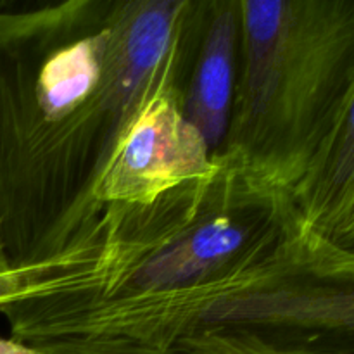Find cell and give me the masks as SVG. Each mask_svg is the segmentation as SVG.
<instances>
[{
    "mask_svg": "<svg viewBox=\"0 0 354 354\" xmlns=\"http://www.w3.org/2000/svg\"><path fill=\"white\" fill-rule=\"evenodd\" d=\"M242 9L248 31L249 90L259 113L270 100L277 73L287 59L296 14L294 3L286 2H248Z\"/></svg>",
    "mask_w": 354,
    "mask_h": 354,
    "instance_id": "7",
    "label": "cell"
},
{
    "mask_svg": "<svg viewBox=\"0 0 354 354\" xmlns=\"http://www.w3.org/2000/svg\"><path fill=\"white\" fill-rule=\"evenodd\" d=\"M7 263L6 259H3V249H2V244H0V268H7Z\"/></svg>",
    "mask_w": 354,
    "mask_h": 354,
    "instance_id": "11",
    "label": "cell"
},
{
    "mask_svg": "<svg viewBox=\"0 0 354 354\" xmlns=\"http://www.w3.org/2000/svg\"><path fill=\"white\" fill-rule=\"evenodd\" d=\"M203 320L218 325L297 327L354 339V289H273L223 294L204 308Z\"/></svg>",
    "mask_w": 354,
    "mask_h": 354,
    "instance_id": "2",
    "label": "cell"
},
{
    "mask_svg": "<svg viewBox=\"0 0 354 354\" xmlns=\"http://www.w3.org/2000/svg\"><path fill=\"white\" fill-rule=\"evenodd\" d=\"M0 354H45L33 346H26L14 339H0Z\"/></svg>",
    "mask_w": 354,
    "mask_h": 354,
    "instance_id": "10",
    "label": "cell"
},
{
    "mask_svg": "<svg viewBox=\"0 0 354 354\" xmlns=\"http://www.w3.org/2000/svg\"><path fill=\"white\" fill-rule=\"evenodd\" d=\"M237 17L230 10L214 16L190 90L187 120L199 130L207 147L223 138L234 93Z\"/></svg>",
    "mask_w": 354,
    "mask_h": 354,
    "instance_id": "5",
    "label": "cell"
},
{
    "mask_svg": "<svg viewBox=\"0 0 354 354\" xmlns=\"http://www.w3.org/2000/svg\"><path fill=\"white\" fill-rule=\"evenodd\" d=\"M207 144L168 99L154 97L133 118L99 183L109 201L149 203L159 194L211 171Z\"/></svg>",
    "mask_w": 354,
    "mask_h": 354,
    "instance_id": "1",
    "label": "cell"
},
{
    "mask_svg": "<svg viewBox=\"0 0 354 354\" xmlns=\"http://www.w3.org/2000/svg\"><path fill=\"white\" fill-rule=\"evenodd\" d=\"M182 3L159 0L131 6L111 41V95L127 111L168 52Z\"/></svg>",
    "mask_w": 354,
    "mask_h": 354,
    "instance_id": "3",
    "label": "cell"
},
{
    "mask_svg": "<svg viewBox=\"0 0 354 354\" xmlns=\"http://www.w3.org/2000/svg\"><path fill=\"white\" fill-rule=\"evenodd\" d=\"M346 228H348L349 232H354V211H353L351 218H349V221H348V223H346Z\"/></svg>",
    "mask_w": 354,
    "mask_h": 354,
    "instance_id": "12",
    "label": "cell"
},
{
    "mask_svg": "<svg viewBox=\"0 0 354 354\" xmlns=\"http://www.w3.org/2000/svg\"><path fill=\"white\" fill-rule=\"evenodd\" d=\"M248 239L242 223L227 216L213 218L142 263L131 279L135 289L166 292L192 286L230 261Z\"/></svg>",
    "mask_w": 354,
    "mask_h": 354,
    "instance_id": "4",
    "label": "cell"
},
{
    "mask_svg": "<svg viewBox=\"0 0 354 354\" xmlns=\"http://www.w3.org/2000/svg\"><path fill=\"white\" fill-rule=\"evenodd\" d=\"M28 272L24 268H0V308L7 304L19 303L26 297L28 290Z\"/></svg>",
    "mask_w": 354,
    "mask_h": 354,
    "instance_id": "9",
    "label": "cell"
},
{
    "mask_svg": "<svg viewBox=\"0 0 354 354\" xmlns=\"http://www.w3.org/2000/svg\"><path fill=\"white\" fill-rule=\"evenodd\" d=\"M320 213L344 225L354 211V75L334 127L322 180L318 185Z\"/></svg>",
    "mask_w": 354,
    "mask_h": 354,
    "instance_id": "8",
    "label": "cell"
},
{
    "mask_svg": "<svg viewBox=\"0 0 354 354\" xmlns=\"http://www.w3.org/2000/svg\"><path fill=\"white\" fill-rule=\"evenodd\" d=\"M104 37L86 38L55 52L38 73L37 102L41 114L57 120L92 93L102 73Z\"/></svg>",
    "mask_w": 354,
    "mask_h": 354,
    "instance_id": "6",
    "label": "cell"
}]
</instances>
